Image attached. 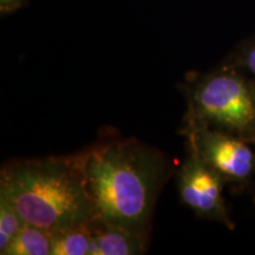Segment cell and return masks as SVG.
<instances>
[{
  "instance_id": "4",
  "label": "cell",
  "mask_w": 255,
  "mask_h": 255,
  "mask_svg": "<svg viewBox=\"0 0 255 255\" xmlns=\"http://www.w3.org/2000/svg\"><path fill=\"white\" fill-rule=\"evenodd\" d=\"M188 151L199 156L227 184L246 186L255 175V144L241 137L184 120Z\"/></svg>"
},
{
  "instance_id": "8",
  "label": "cell",
  "mask_w": 255,
  "mask_h": 255,
  "mask_svg": "<svg viewBox=\"0 0 255 255\" xmlns=\"http://www.w3.org/2000/svg\"><path fill=\"white\" fill-rule=\"evenodd\" d=\"M92 237L89 222L52 233L51 255H91Z\"/></svg>"
},
{
  "instance_id": "2",
  "label": "cell",
  "mask_w": 255,
  "mask_h": 255,
  "mask_svg": "<svg viewBox=\"0 0 255 255\" xmlns=\"http://www.w3.org/2000/svg\"><path fill=\"white\" fill-rule=\"evenodd\" d=\"M0 194L12 203L25 223L50 233L76 227L95 218L82 152L7 162L0 173Z\"/></svg>"
},
{
  "instance_id": "1",
  "label": "cell",
  "mask_w": 255,
  "mask_h": 255,
  "mask_svg": "<svg viewBox=\"0 0 255 255\" xmlns=\"http://www.w3.org/2000/svg\"><path fill=\"white\" fill-rule=\"evenodd\" d=\"M82 159L95 216L149 233L156 201L170 175L165 155L138 139L126 138L89 148L82 151Z\"/></svg>"
},
{
  "instance_id": "5",
  "label": "cell",
  "mask_w": 255,
  "mask_h": 255,
  "mask_svg": "<svg viewBox=\"0 0 255 255\" xmlns=\"http://www.w3.org/2000/svg\"><path fill=\"white\" fill-rule=\"evenodd\" d=\"M226 181L222 176L193 152L177 173V189L181 201L196 215L219 222L228 229L235 228L223 199Z\"/></svg>"
},
{
  "instance_id": "11",
  "label": "cell",
  "mask_w": 255,
  "mask_h": 255,
  "mask_svg": "<svg viewBox=\"0 0 255 255\" xmlns=\"http://www.w3.org/2000/svg\"><path fill=\"white\" fill-rule=\"evenodd\" d=\"M25 0H0L1 12H11L24 4Z\"/></svg>"
},
{
  "instance_id": "6",
  "label": "cell",
  "mask_w": 255,
  "mask_h": 255,
  "mask_svg": "<svg viewBox=\"0 0 255 255\" xmlns=\"http://www.w3.org/2000/svg\"><path fill=\"white\" fill-rule=\"evenodd\" d=\"M92 237L91 255H139L148 250L149 233L135 232L97 216L89 221Z\"/></svg>"
},
{
  "instance_id": "3",
  "label": "cell",
  "mask_w": 255,
  "mask_h": 255,
  "mask_svg": "<svg viewBox=\"0 0 255 255\" xmlns=\"http://www.w3.org/2000/svg\"><path fill=\"white\" fill-rule=\"evenodd\" d=\"M184 120L205 124L255 144V81L238 66L223 63L195 73L186 85Z\"/></svg>"
},
{
  "instance_id": "10",
  "label": "cell",
  "mask_w": 255,
  "mask_h": 255,
  "mask_svg": "<svg viewBox=\"0 0 255 255\" xmlns=\"http://www.w3.org/2000/svg\"><path fill=\"white\" fill-rule=\"evenodd\" d=\"M226 63L245 70L255 81V39L242 45Z\"/></svg>"
},
{
  "instance_id": "7",
  "label": "cell",
  "mask_w": 255,
  "mask_h": 255,
  "mask_svg": "<svg viewBox=\"0 0 255 255\" xmlns=\"http://www.w3.org/2000/svg\"><path fill=\"white\" fill-rule=\"evenodd\" d=\"M52 233L25 223L2 255H51Z\"/></svg>"
},
{
  "instance_id": "9",
  "label": "cell",
  "mask_w": 255,
  "mask_h": 255,
  "mask_svg": "<svg viewBox=\"0 0 255 255\" xmlns=\"http://www.w3.org/2000/svg\"><path fill=\"white\" fill-rule=\"evenodd\" d=\"M25 222L12 203L0 194V254H4L6 248L15 238Z\"/></svg>"
}]
</instances>
